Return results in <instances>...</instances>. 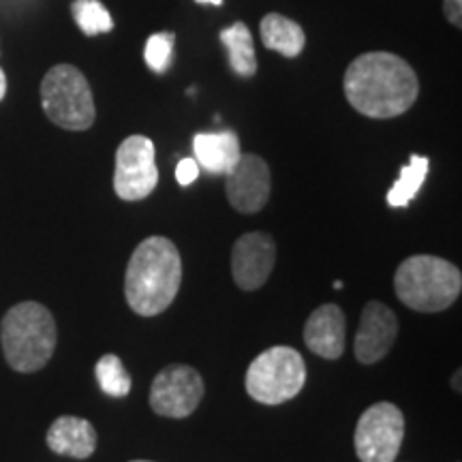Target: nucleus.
<instances>
[{
	"label": "nucleus",
	"instance_id": "nucleus-12",
	"mask_svg": "<svg viewBox=\"0 0 462 462\" xmlns=\"http://www.w3.org/2000/svg\"><path fill=\"white\" fill-rule=\"evenodd\" d=\"M398 337V317L390 306L371 300L364 306L357 326L354 351L360 364H377L390 354Z\"/></svg>",
	"mask_w": 462,
	"mask_h": 462
},
{
	"label": "nucleus",
	"instance_id": "nucleus-4",
	"mask_svg": "<svg viewBox=\"0 0 462 462\" xmlns=\"http://www.w3.org/2000/svg\"><path fill=\"white\" fill-rule=\"evenodd\" d=\"M396 296L418 313H441L458 300L462 274L452 262L435 255H413L398 265Z\"/></svg>",
	"mask_w": 462,
	"mask_h": 462
},
{
	"label": "nucleus",
	"instance_id": "nucleus-13",
	"mask_svg": "<svg viewBox=\"0 0 462 462\" xmlns=\"http://www.w3.org/2000/svg\"><path fill=\"white\" fill-rule=\"evenodd\" d=\"M346 319L337 304H323L304 323V343L323 360H338L345 354Z\"/></svg>",
	"mask_w": 462,
	"mask_h": 462
},
{
	"label": "nucleus",
	"instance_id": "nucleus-20",
	"mask_svg": "<svg viewBox=\"0 0 462 462\" xmlns=\"http://www.w3.org/2000/svg\"><path fill=\"white\" fill-rule=\"evenodd\" d=\"M71 14L75 24L79 26L86 37L114 31V20L109 11L103 7L99 0H73Z\"/></svg>",
	"mask_w": 462,
	"mask_h": 462
},
{
	"label": "nucleus",
	"instance_id": "nucleus-1",
	"mask_svg": "<svg viewBox=\"0 0 462 462\" xmlns=\"http://www.w3.org/2000/svg\"><path fill=\"white\" fill-rule=\"evenodd\" d=\"M345 97L366 118L388 120L402 116L420 97L413 67L390 51H366L345 71Z\"/></svg>",
	"mask_w": 462,
	"mask_h": 462
},
{
	"label": "nucleus",
	"instance_id": "nucleus-2",
	"mask_svg": "<svg viewBox=\"0 0 462 462\" xmlns=\"http://www.w3.org/2000/svg\"><path fill=\"white\" fill-rule=\"evenodd\" d=\"M182 282L180 251L170 238L150 236L129 259L125 274V298L133 313L154 317L163 313L178 296Z\"/></svg>",
	"mask_w": 462,
	"mask_h": 462
},
{
	"label": "nucleus",
	"instance_id": "nucleus-26",
	"mask_svg": "<svg viewBox=\"0 0 462 462\" xmlns=\"http://www.w3.org/2000/svg\"><path fill=\"white\" fill-rule=\"evenodd\" d=\"M131 462H150V460H131Z\"/></svg>",
	"mask_w": 462,
	"mask_h": 462
},
{
	"label": "nucleus",
	"instance_id": "nucleus-6",
	"mask_svg": "<svg viewBox=\"0 0 462 462\" xmlns=\"http://www.w3.org/2000/svg\"><path fill=\"white\" fill-rule=\"evenodd\" d=\"M306 383V366L300 351L287 345L270 346L248 364L246 392L262 404H282L296 398Z\"/></svg>",
	"mask_w": 462,
	"mask_h": 462
},
{
	"label": "nucleus",
	"instance_id": "nucleus-3",
	"mask_svg": "<svg viewBox=\"0 0 462 462\" xmlns=\"http://www.w3.org/2000/svg\"><path fill=\"white\" fill-rule=\"evenodd\" d=\"M56 321L43 304L20 302L7 310L0 323L5 360L17 373H37L56 349Z\"/></svg>",
	"mask_w": 462,
	"mask_h": 462
},
{
	"label": "nucleus",
	"instance_id": "nucleus-25",
	"mask_svg": "<svg viewBox=\"0 0 462 462\" xmlns=\"http://www.w3.org/2000/svg\"><path fill=\"white\" fill-rule=\"evenodd\" d=\"M199 5H215V7H221L223 0H198Z\"/></svg>",
	"mask_w": 462,
	"mask_h": 462
},
{
	"label": "nucleus",
	"instance_id": "nucleus-19",
	"mask_svg": "<svg viewBox=\"0 0 462 462\" xmlns=\"http://www.w3.org/2000/svg\"><path fill=\"white\" fill-rule=\"evenodd\" d=\"M95 374H97V381H99L101 390L106 392L107 396L125 398L133 388L131 374L126 373L123 360L114 354H106L99 362H97Z\"/></svg>",
	"mask_w": 462,
	"mask_h": 462
},
{
	"label": "nucleus",
	"instance_id": "nucleus-10",
	"mask_svg": "<svg viewBox=\"0 0 462 462\" xmlns=\"http://www.w3.org/2000/svg\"><path fill=\"white\" fill-rule=\"evenodd\" d=\"M276 263V242L263 231H248L231 248V276L245 291H255L270 279Z\"/></svg>",
	"mask_w": 462,
	"mask_h": 462
},
{
	"label": "nucleus",
	"instance_id": "nucleus-21",
	"mask_svg": "<svg viewBox=\"0 0 462 462\" xmlns=\"http://www.w3.org/2000/svg\"><path fill=\"white\" fill-rule=\"evenodd\" d=\"M173 54V32H154L143 48V60L154 73L167 71Z\"/></svg>",
	"mask_w": 462,
	"mask_h": 462
},
{
	"label": "nucleus",
	"instance_id": "nucleus-8",
	"mask_svg": "<svg viewBox=\"0 0 462 462\" xmlns=\"http://www.w3.org/2000/svg\"><path fill=\"white\" fill-rule=\"evenodd\" d=\"M157 152L146 135H131L116 150L114 190L125 201L146 199L159 184Z\"/></svg>",
	"mask_w": 462,
	"mask_h": 462
},
{
	"label": "nucleus",
	"instance_id": "nucleus-23",
	"mask_svg": "<svg viewBox=\"0 0 462 462\" xmlns=\"http://www.w3.org/2000/svg\"><path fill=\"white\" fill-rule=\"evenodd\" d=\"M443 14L456 28L462 26V0H443Z\"/></svg>",
	"mask_w": 462,
	"mask_h": 462
},
{
	"label": "nucleus",
	"instance_id": "nucleus-18",
	"mask_svg": "<svg viewBox=\"0 0 462 462\" xmlns=\"http://www.w3.org/2000/svg\"><path fill=\"white\" fill-rule=\"evenodd\" d=\"M430 161L426 157H420V154H413L411 161H409L407 167H402L398 180L392 184L388 193V204L392 208H407L411 204L418 190L424 184L426 176H429Z\"/></svg>",
	"mask_w": 462,
	"mask_h": 462
},
{
	"label": "nucleus",
	"instance_id": "nucleus-15",
	"mask_svg": "<svg viewBox=\"0 0 462 462\" xmlns=\"http://www.w3.org/2000/svg\"><path fill=\"white\" fill-rule=\"evenodd\" d=\"M193 150L198 165L210 173H218V176H225L234 170L242 157L236 131L198 133L193 140Z\"/></svg>",
	"mask_w": 462,
	"mask_h": 462
},
{
	"label": "nucleus",
	"instance_id": "nucleus-17",
	"mask_svg": "<svg viewBox=\"0 0 462 462\" xmlns=\"http://www.w3.org/2000/svg\"><path fill=\"white\" fill-rule=\"evenodd\" d=\"M221 42L227 50L229 65L240 78H253L257 73V54L253 45V34L245 22H236L221 31Z\"/></svg>",
	"mask_w": 462,
	"mask_h": 462
},
{
	"label": "nucleus",
	"instance_id": "nucleus-7",
	"mask_svg": "<svg viewBox=\"0 0 462 462\" xmlns=\"http://www.w3.org/2000/svg\"><path fill=\"white\" fill-rule=\"evenodd\" d=\"M404 415L394 402H374L360 415L354 446L362 462H394L402 448Z\"/></svg>",
	"mask_w": 462,
	"mask_h": 462
},
{
	"label": "nucleus",
	"instance_id": "nucleus-11",
	"mask_svg": "<svg viewBox=\"0 0 462 462\" xmlns=\"http://www.w3.org/2000/svg\"><path fill=\"white\" fill-rule=\"evenodd\" d=\"M225 190L236 210L242 215H257L268 204L273 190L268 163L259 154H242L238 165L225 173Z\"/></svg>",
	"mask_w": 462,
	"mask_h": 462
},
{
	"label": "nucleus",
	"instance_id": "nucleus-5",
	"mask_svg": "<svg viewBox=\"0 0 462 462\" xmlns=\"http://www.w3.org/2000/svg\"><path fill=\"white\" fill-rule=\"evenodd\" d=\"M43 112L56 126L86 131L95 125L97 107L86 75L73 65H56L42 82Z\"/></svg>",
	"mask_w": 462,
	"mask_h": 462
},
{
	"label": "nucleus",
	"instance_id": "nucleus-16",
	"mask_svg": "<svg viewBox=\"0 0 462 462\" xmlns=\"http://www.w3.org/2000/svg\"><path fill=\"white\" fill-rule=\"evenodd\" d=\"M259 32H262V42L265 48L285 58L300 56L306 45L304 28L298 22L289 20V17L281 14L263 15L262 24H259Z\"/></svg>",
	"mask_w": 462,
	"mask_h": 462
},
{
	"label": "nucleus",
	"instance_id": "nucleus-14",
	"mask_svg": "<svg viewBox=\"0 0 462 462\" xmlns=\"http://www.w3.org/2000/svg\"><path fill=\"white\" fill-rule=\"evenodd\" d=\"M48 448L54 454L84 460L97 449V430L88 420L78 415H62L48 430Z\"/></svg>",
	"mask_w": 462,
	"mask_h": 462
},
{
	"label": "nucleus",
	"instance_id": "nucleus-9",
	"mask_svg": "<svg viewBox=\"0 0 462 462\" xmlns=\"http://www.w3.org/2000/svg\"><path fill=\"white\" fill-rule=\"evenodd\" d=\"M204 398V381L193 366L171 364L150 385V407L163 418L184 420L193 415Z\"/></svg>",
	"mask_w": 462,
	"mask_h": 462
},
{
	"label": "nucleus",
	"instance_id": "nucleus-24",
	"mask_svg": "<svg viewBox=\"0 0 462 462\" xmlns=\"http://www.w3.org/2000/svg\"><path fill=\"white\" fill-rule=\"evenodd\" d=\"M7 95V75H5L3 69H0V101Z\"/></svg>",
	"mask_w": 462,
	"mask_h": 462
},
{
	"label": "nucleus",
	"instance_id": "nucleus-22",
	"mask_svg": "<svg viewBox=\"0 0 462 462\" xmlns=\"http://www.w3.org/2000/svg\"><path fill=\"white\" fill-rule=\"evenodd\" d=\"M199 176V165L195 159H182L180 163L176 167V180L178 184H182V187H189V184H193L198 180Z\"/></svg>",
	"mask_w": 462,
	"mask_h": 462
}]
</instances>
